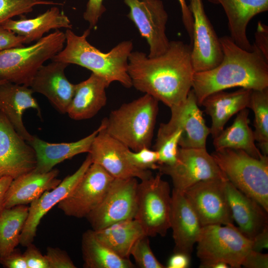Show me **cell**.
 <instances>
[{
	"label": "cell",
	"mask_w": 268,
	"mask_h": 268,
	"mask_svg": "<svg viewBox=\"0 0 268 268\" xmlns=\"http://www.w3.org/2000/svg\"><path fill=\"white\" fill-rule=\"evenodd\" d=\"M191 53L192 46L181 41H170L166 51L153 58L132 51L128 59L132 86L170 108L180 105L192 89Z\"/></svg>",
	"instance_id": "cell-1"
},
{
	"label": "cell",
	"mask_w": 268,
	"mask_h": 268,
	"mask_svg": "<svg viewBox=\"0 0 268 268\" xmlns=\"http://www.w3.org/2000/svg\"><path fill=\"white\" fill-rule=\"evenodd\" d=\"M223 57L211 69L195 72L192 89L199 105L211 94L240 87L254 90L268 87V60L253 45L251 51L237 46L230 36L219 38Z\"/></svg>",
	"instance_id": "cell-2"
},
{
	"label": "cell",
	"mask_w": 268,
	"mask_h": 268,
	"mask_svg": "<svg viewBox=\"0 0 268 268\" xmlns=\"http://www.w3.org/2000/svg\"><path fill=\"white\" fill-rule=\"evenodd\" d=\"M90 32L88 28L81 35H77L71 29H66V46L52 60L84 67L104 78L109 85L117 81L126 88L131 87L128 59L133 48L132 42H121L109 52L103 53L87 41Z\"/></svg>",
	"instance_id": "cell-3"
},
{
	"label": "cell",
	"mask_w": 268,
	"mask_h": 268,
	"mask_svg": "<svg viewBox=\"0 0 268 268\" xmlns=\"http://www.w3.org/2000/svg\"><path fill=\"white\" fill-rule=\"evenodd\" d=\"M158 102L144 94L122 104L102 120L104 130L131 150L150 147L159 110Z\"/></svg>",
	"instance_id": "cell-4"
},
{
	"label": "cell",
	"mask_w": 268,
	"mask_h": 268,
	"mask_svg": "<svg viewBox=\"0 0 268 268\" xmlns=\"http://www.w3.org/2000/svg\"><path fill=\"white\" fill-rule=\"evenodd\" d=\"M227 180L268 211V157L252 156L238 149L225 148L211 154Z\"/></svg>",
	"instance_id": "cell-5"
},
{
	"label": "cell",
	"mask_w": 268,
	"mask_h": 268,
	"mask_svg": "<svg viewBox=\"0 0 268 268\" xmlns=\"http://www.w3.org/2000/svg\"><path fill=\"white\" fill-rule=\"evenodd\" d=\"M65 33L56 30L28 46L0 51V80L30 86L44 63L64 48Z\"/></svg>",
	"instance_id": "cell-6"
},
{
	"label": "cell",
	"mask_w": 268,
	"mask_h": 268,
	"mask_svg": "<svg viewBox=\"0 0 268 268\" xmlns=\"http://www.w3.org/2000/svg\"><path fill=\"white\" fill-rule=\"evenodd\" d=\"M197 244L200 267L221 261L230 268H241L252 247V241L234 224L202 226Z\"/></svg>",
	"instance_id": "cell-7"
},
{
	"label": "cell",
	"mask_w": 268,
	"mask_h": 268,
	"mask_svg": "<svg viewBox=\"0 0 268 268\" xmlns=\"http://www.w3.org/2000/svg\"><path fill=\"white\" fill-rule=\"evenodd\" d=\"M159 173L141 180L137 190V210L134 218L146 235L164 236L170 228L171 195L169 183Z\"/></svg>",
	"instance_id": "cell-8"
},
{
	"label": "cell",
	"mask_w": 268,
	"mask_h": 268,
	"mask_svg": "<svg viewBox=\"0 0 268 268\" xmlns=\"http://www.w3.org/2000/svg\"><path fill=\"white\" fill-rule=\"evenodd\" d=\"M158 170L171 178L173 189L182 193L201 181L226 178L206 148L179 147L176 161L159 165Z\"/></svg>",
	"instance_id": "cell-9"
},
{
	"label": "cell",
	"mask_w": 268,
	"mask_h": 268,
	"mask_svg": "<svg viewBox=\"0 0 268 268\" xmlns=\"http://www.w3.org/2000/svg\"><path fill=\"white\" fill-rule=\"evenodd\" d=\"M138 184L135 178L113 180L100 203L86 217L92 230L134 218Z\"/></svg>",
	"instance_id": "cell-10"
},
{
	"label": "cell",
	"mask_w": 268,
	"mask_h": 268,
	"mask_svg": "<svg viewBox=\"0 0 268 268\" xmlns=\"http://www.w3.org/2000/svg\"><path fill=\"white\" fill-rule=\"evenodd\" d=\"M115 178L92 163L73 190L58 204L65 215L86 217L101 202Z\"/></svg>",
	"instance_id": "cell-11"
},
{
	"label": "cell",
	"mask_w": 268,
	"mask_h": 268,
	"mask_svg": "<svg viewBox=\"0 0 268 268\" xmlns=\"http://www.w3.org/2000/svg\"><path fill=\"white\" fill-rule=\"evenodd\" d=\"M199 105L192 89L184 102L170 108V119L167 123L160 124L157 136L170 134L179 130L182 132L180 147L206 148L210 129L205 124Z\"/></svg>",
	"instance_id": "cell-12"
},
{
	"label": "cell",
	"mask_w": 268,
	"mask_h": 268,
	"mask_svg": "<svg viewBox=\"0 0 268 268\" xmlns=\"http://www.w3.org/2000/svg\"><path fill=\"white\" fill-rule=\"evenodd\" d=\"M130 8L128 17L149 45L148 57L164 53L170 41L166 34L168 14L161 0H123Z\"/></svg>",
	"instance_id": "cell-13"
},
{
	"label": "cell",
	"mask_w": 268,
	"mask_h": 268,
	"mask_svg": "<svg viewBox=\"0 0 268 268\" xmlns=\"http://www.w3.org/2000/svg\"><path fill=\"white\" fill-rule=\"evenodd\" d=\"M227 180L226 178L201 181L184 193L202 226L234 224L225 191Z\"/></svg>",
	"instance_id": "cell-14"
},
{
	"label": "cell",
	"mask_w": 268,
	"mask_h": 268,
	"mask_svg": "<svg viewBox=\"0 0 268 268\" xmlns=\"http://www.w3.org/2000/svg\"><path fill=\"white\" fill-rule=\"evenodd\" d=\"M188 6L193 17L191 56L194 71L211 69L222 59L219 38L205 12L202 0H190Z\"/></svg>",
	"instance_id": "cell-15"
},
{
	"label": "cell",
	"mask_w": 268,
	"mask_h": 268,
	"mask_svg": "<svg viewBox=\"0 0 268 268\" xmlns=\"http://www.w3.org/2000/svg\"><path fill=\"white\" fill-rule=\"evenodd\" d=\"M100 126L88 152L92 163L99 165L115 179L135 178L141 181L152 176L150 170L133 166L127 156L130 149L107 134L102 122Z\"/></svg>",
	"instance_id": "cell-16"
},
{
	"label": "cell",
	"mask_w": 268,
	"mask_h": 268,
	"mask_svg": "<svg viewBox=\"0 0 268 268\" xmlns=\"http://www.w3.org/2000/svg\"><path fill=\"white\" fill-rule=\"evenodd\" d=\"M36 162L33 147L0 112V178L14 179L34 170Z\"/></svg>",
	"instance_id": "cell-17"
},
{
	"label": "cell",
	"mask_w": 268,
	"mask_h": 268,
	"mask_svg": "<svg viewBox=\"0 0 268 268\" xmlns=\"http://www.w3.org/2000/svg\"><path fill=\"white\" fill-rule=\"evenodd\" d=\"M92 163L88 154L75 172L67 176L56 187L45 192L30 203L28 217L20 234V244L26 247L33 242L42 218L73 190Z\"/></svg>",
	"instance_id": "cell-18"
},
{
	"label": "cell",
	"mask_w": 268,
	"mask_h": 268,
	"mask_svg": "<svg viewBox=\"0 0 268 268\" xmlns=\"http://www.w3.org/2000/svg\"><path fill=\"white\" fill-rule=\"evenodd\" d=\"M67 64L52 61L42 66L35 74L29 87L33 92L44 95L61 113H67L73 96L75 84L66 77Z\"/></svg>",
	"instance_id": "cell-19"
},
{
	"label": "cell",
	"mask_w": 268,
	"mask_h": 268,
	"mask_svg": "<svg viewBox=\"0 0 268 268\" xmlns=\"http://www.w3.org/2000/svg\"><path fill=\"white\" fill-rule=\"evenodd\" d=\"M202 226L184 193L174 189L171 194L170 228L172 229L174 252L191 255Z\"/></svg>",
	"instance_id": "cell-20"
},
{
	"label": "cell",
	"mask_w": 268,
	"mask_h": 268,
	"mask_svg": "<svg viewBox=\"0 0 268 268\" xmlns=\"http://www.w3.org/2000/svg\"><path fill=\"white\" fill-rule=\"evenodd\" d=\"M225 191L234 221L241 232L252 240L268 227V211L228 180L225 183Z\"/></svg>",
	"instance_id": "cell-21"
},
{
	"label": "cell",
	"mask_w": 268,
	"mask_h": 268,
	"mask_svg": "<svg viewBox=\"0 0 268 268\" xmlns=\"http://www.w3.org/2000/svg\"><path fill=\"white\" fill-rule=\"evenodd\" d=\"M28 86L6 81L0 85V112L8 120L15 130L27 142L33 138L25 127L22 117L28 109L36 110L42 117L39 105Z\"/></svg>",
	"instance_id": "cell-22"
},
{
	"label": "cell",
	"mask_w": 268,
	"mask_h": 268,
	"mask_svg": "<svg viewBox=\"0 0 268 268\" xmlns=\"http://www.w3.org/2000/svg\"><path fill=\"white\" fill-rule=\"evenodd\" d=\"M59 172L57 169L46 173L33 170L13 179L5 195L4 208L31 203L45 192L54 189L62 181L57 178Z\"/></svg>",
	"instance_id": "cell-23"
},
{
	"label": "cell",
	"mask_w": 268,
	"mask_h": 268,
	"mask_svg": "<svg viewBox=\"0 0 268 268\" xmlns=\"http://www.w3.org/2000/svg\"><path fill=\"white\" fill-rule=\"evenodd\" d=\"M222 6L228 21L230 37L238 46L251 51L247 35L249 21L255 15L268 10V0H207Z\"/></svg>",
	"instance_id": "cell-24"
},
{
	"label": "cell",
	"mask_w": 268,
	"mask_h": 268,
	"mask_svg": "<svg viewBox=\"0 0 268 268\" xmlns=\"http://www.w3.org/2000/svg\"><path fill=\"white\" fill-rule=\"evenodd\" d=\"M100 126L91 134L77 141L70 142L50 143L34 136L28 143L34 149L36 156V166L34 170L46 173L57 164L78 154L89 152L94 139Z\"/></svg>",
	"instance_id": "cell-25"
},
{
	"label": "cell",
	"mask_w": 268,
	"mask_h": 268,
	"mask_svg": "<svg viewBox=\"0 0 268 268\" xmlns=\"http://www.w3.org/2000/svg\"><path fill=\"white\" fill-rule=\"evenodd\" d=\"M252 90L241 88L235 91H217L206 97L201 105L211 119L210 134L213 138L223 130L234 115L248 107Z\"/></svg>",
	"instance_id": "cell-26"
},
{
	"label": "cell",
	"mask_w": 268,
	"mask_h": 268,
	"mask_svg": "<svg viewBox=\"0 0 268 268\" xmlns=\"http://www.w3.org/2000/svg\"><path fill=\"white\" fill-rule=\"evenodd\" d=\"M109 85L104 78L93 73L75 84L67 112L68 116L74 120H82L95 116L107 103L106 89Z\"/></svg>",
	"instance_id": "cell-27"
},
{
	"label": "cell",
	"mask_w": 268,
	"mask_h": 268,
	"mask_svg": "<svg viewBox=\"0 0 268 268\" xmlns=\"http://www.w3.org/2000/svg\"><path fill=\"white\" fill-rule=\"evenodd\" d=\"M1 26L23 37L26 44L36 42L51 30L72 28V24L68 17L63 12L60 11V9L56 6L51 7L35 17H22L18 20L10 19Z\"/></svg>",
	"instance_id": "cell-28"
},
{
	"label": "cell",
	"mask_w": 268,
	"mask_h": 268,
	"mask_svg": "<svg viewBox=\"0 0 268 268\" xmlns=\"http://www.w3.org/2000/svg\"><path fill=\"white\" fill-rule=\"evenodd\" d=\"M249 114L247 108L240 111L232 125L213 138L215 150L225 148L241 150L257 158L264 155L255 144L254 132L249 125Z\"/></svg>",
	"instance_id": "cell-29"
},
{
	"label": "cell",
	"mask_w": 268,
	"mask_h": 268,
	"mask_svg": "<svg viewBox=\"0 0 268 268\" xmlns=\"http://www.w3.org/2000/svg\"><path fill=\"white\" fill-rule=\"evenodd\" d=\"M93 231L96 238L102 243L124 259H130L134 243L145 235L140 224L135 218L119 221Z\"/></svg>",
	"instance_id": "cell-30"
},
{
	"label": "cell",
	"mask_w": 268,
	"mask_h": 268,
	"mask_svg": "<svg viewBox=\"0 0 268 268\" xmlns=\"http://www.w3.org/2000/svg\"><path fill=\"white\" fill-rule=\"evenodd\" d=\"M81 251L85 268H134L130 259L121 258L102 243L92 229L83 234Z\"/></svg>",
	"instance_id": "cell-31"
},
{
	"label": "cell",
	"mask_w": 268,
	"mask_h": 268,
	"mask_svg": "<svg viewBox=\"0 0 268 268\" xmlns=\"http://www.w3.org/2000/svg\"><path fill=\"white\" fill-rule=\"evenodd\" d=\"M28 211L29 206L19 205L4 208L0 215V256L11 253L19 244Z\"/></svg>",
	"instance_id": "cell-32"
},
{
	"label": "cell",
	"mask_w": 268,
	"mask_h": 268,
	"mask_svg": "<svg viewBox=\"0 0 268 268\" xmlns=\"http://www.w3.org/2000/svg\"><path fill=\"white\" fill-rule=\"evenodd\" d=\"M254 114L253 131L263 154H268V87L252 90L248 107Z\"/></svg>",
	"instance_id": "cell-33"
},
{
	"label": "cell",
	"mask_w": 268,
	"mask_h": 268,
	"mask_svg": "<svg viewBox=\"0 0 268 268\" xmlns=\"http://www.w3.org/2000/svg\"><path fill=\"white\" fill-rule=\"evenodd\" d=\"M37 5H62L46 0H0V25L15 16H23L31 12Z\"/></svg>",
	"instance_id": "cell-34"
},
{
	"label": "cell",
	"mask_w": 268,
	"mask_h": 268,
	"mask_svg": "<svg viewBox=\"0 0 268 268\" xmlns=\"http://www.w3.org/2000/svg\"><path fill=\"white\" fill-rule=\"evenodd\" d=\"M182 132L176 131L170 134L157 136L153 148L158 154V165H171L177 160Z\"/></svg>",
	"instance_id": "cell-35"
},
{
	"label": "cell",
	"mask_w": 268,
	"mask_h": 268,
	"mask_svg": "<svg viewBox=\"0 0 268 268\" xmlns=\"http://www.w3.org/2000/svg\"><path fill=\"white\" fill-rule=\"evenodd\" d=\"M132 256L136 265L140 268H165L156 258L149 244V237L146 235L139 238L133 246Z\"/></svg>",
	"instance_id": "cell-36"
},
{
	"label": "cell",
	"mask_w": 268,
	"mask_h": 268,
	"mask_svg": "<svg viewBox=\"0 0 268 268\" xmlns=\"http://www.w3.org/2000/svg\"><path fill=\"white\" fill-rule=\"evenodd\" d=\"M127 156L129 162L140 170H156L159 168L158 154L150 147H145L136 151L129 149Z\"/></svg>",
	"instance_id": "cell-37"
},
{
	"label": "cell",
	"mask_w": 268,
	"mask_h": 268,
	"mask_svg": "<svg viewBox=\"0 0 268 268\" xmlns=\"http://www.w3.org/2000/svg\"><path fill=\"white\" fill-rule=\"evenodd\" d=\"M45 255L49 268H76L66 252L58 248L48 247Z\"/></svg>",
	"instance_id": "cell-38"
},
{
	"label": "cell",
	"mask_w": 268,
	"mask_h": 268,
	"mask_svg": "<svg viewBox=\"0 0 268 268\" xmlns=\"http://www.w3.org/2000/svg\"><path fill=\"white\" fill-rule=\"evenodd\" d=\"M103 0H88L83 13V18L89 23V29L96 27L99 18L106 11Z\"/></svg>",
	"instance_id": "cell-39"
},
{
	"label": "cell",
	"mask_w": 268,
	"mask_h": 268,
	"mask_svg": "<svg viewBox=\"0 0 268 268\" xmlns=\"http://www.w3.org/2000/svg\"><path fill=\"white\" fill-rule=\"evenodd\" d=\"M23 254L28 268H49L45 255L32 243L28 245Z\"/></svg>",
	"instance_id": "cell-40"
},
{
	"label": "cell",
	"mask_w": 268,
	"mask_h": 268,
	"mask_svg": "<svg viewBox=\"0 0 268 268\" xmlns=\"http://www.w3.org/2000/svg\"><path fill=\"white\" fill-rule=\"evenodd\" d=\"M25 39L0 25V51L8 49L23 46Z\"/></svg>",
	"instance_id": "cell-41"
},
{
	"label": "cell",
	"mask_w": 268,
	"mask_h": 268,
	"mask_svg": "<svg viewBox=\"0 0 268 268\" xmlns=\"http://www.w3.org/2000/svg\"><path fill=\"white\" fill-rule=\"evenodd\" d=\"M0 264L5 268H28L23 254L16 248L11 253L0 256Z\"/></svg>",
	"instance_id": "cell-42"
},
{
	"label": "cell",
	"mask_w": 268,
	"mask_h": 268,
	"mask_svg": "<svg viewBox=\"0 0 268 268\" xmlns=\"http://www.w3.org/2000/svg\"><path fill=\"white\" fill-rule=\"evenodd\" d=\"M255 37L253 45L268 60V26L259 22Z\"/></svg>",
	"instance_id": "cell-43"
},
{
	"label": "cell",
	"mask_w": 268,
	"mask_h": 268,
	"mask_svg": "<svg viewBox=\"0 0 268 268\" xmlns=\"http://www.w3.org/2000/svg\"><path fill=\"white\" fill-rule=\"evenodd\" d=\"M242 266L248 268H267L268 255L252 250L246 257Z\"/></svg>",
	"instance_id": "cell-44"
},
{
	"label": "cell",
	"mask_w": 268,
	"mask_h": 268,
	"mask_svg": "<svg viewBox=\"0 0 268 268\" xmlns=\"http://www.w3.org/2000/svg\"><path fill=\"white\" fill-rule=\"evenodd\" d=\"M191 256L180 252H174L169 259L166 268H187L190 266Z\"/></svg>",
	"instance_id": "cell-45"
},
{
	"label": "cell",
	"mask_w": 268,
	"mask_h": 268,
	"mask_svg": "<svg viewBox=\"0 0 268 268\" xmlns=\"http://www.w3.org/2000/svg\"><path fill=\"white\" fill-rule=\"evenodd\" d=\"M178 0L181 8L183 23L192 41L193 33V17L192 14L189 6L186 4L185 0Z\"/></svg>",
	"instance_id": "cell-46"
},
{
	"label": "cell",
	"mask_w": 268,
	"mask_h": 268,
	"mask_svg": "<svg viewBox=\"0 0 268 268\" xmlns=\"http://www.w3.org/2000/svg\"><path fill=\"white\" fill-rule=\"evenodd\" d=\"M252 241V250L261 252L264 249H267L268 244V227L256 235Z\"/></svg>",
	"instance_id": "cell-47"
},
{
	"label": "cell",
	"mask_w": 268,
	"mask_h": 268,
	"mask_svg": "<svg viewBox=\"0 0 268 268\" xmlns=\"http://www.w3.org/2000/svg\"><path fill=\"white\" fill-rule=\"evenodd\" d=\"M13 179L5 176L0 178V215L4 209V200L5 193Z\"/></svg>",
	"instance_id": "cell-48"
},
{
	"label": "cell",
	"mask_w": 268,
	"mask_h": 268,
	"mask_svg": "<svg viewBox=\"0 0 268 268\" xmlns=\"http://www.w3.org/2000/svg\"><path fill=\"white\" fill-rule=\"evenodd\" d=\"M201 268H228L230 266L225 262L215 261L207 263L200 267Z\"/></svg>",
	"instance_id": "cell-49"
},
{
	"label": "cell",
	"mask_w": 268,
	"mask_h": 268,
	"mask_svg": "<svg viewBox=\"0 0 268 268\" xmlns=\"http://www.w3.org/2000/svg\"><path fill=\"white\" fill-rule=\"evenodd\" d=\"M7 81L4 80H0V85L6 82Z\"/></svg>",
	"instance_id": "cell-50"
}]
</instances>
